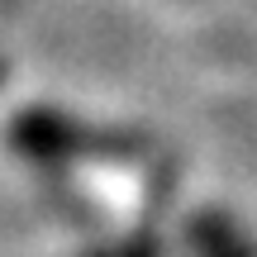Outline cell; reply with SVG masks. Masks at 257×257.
<instances>
[{"mask_svg":"<svg viewBox=\"0 0 257 257\" xmlns=\"http://www.w3.org/2000/svg\"><path fill=\"white\" fill-rule=\"evenodd\" d=\"M110 257H153V248H143V243H134V248H119V252H110Z\"/></svg>","mask_w":257,"mask_h":257,"instance_id":"cell-2","label":"cell"},{"mask_svg":"<svg viewBox=\"0 0 257 257\" xmlns=\"http://www.w3.org/2000/svg\"><path fill=\"white\" fill-rule=\"evenodd\" d=\"M10 148L24 157H34V162H67V157L76 153H105L110 148V138H95L91 128L72 124L67 114H53V110H24L15 114V124H10Z\"/></svg>","mask_w":257,"mask_h":257,"instance_id":"cell-1","label":"cell"}]
</instances>
